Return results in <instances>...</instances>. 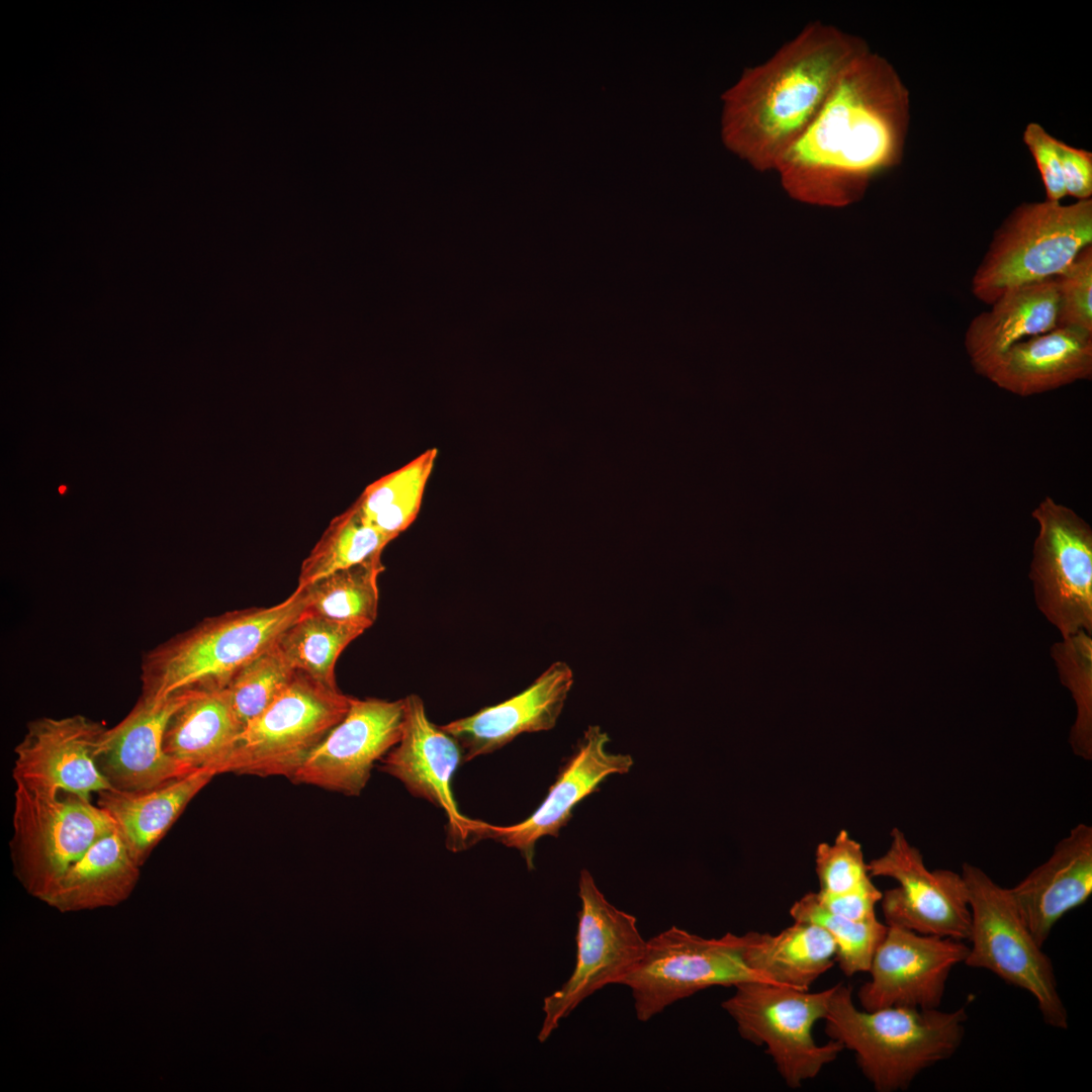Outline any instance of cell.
<instances>
[{"label": "cell", "instance_id": "cell-37", "mask_svg": "<svg viewBox=\"0 0 1092 1092\" xmlns=\"http://www.w3.org/2000/svg\"><path fill=\"white\" fill-rule=\"evenodd\" d=\"M1023 141L1031 153L1045 189L1046 199L1061 202L1066 190L1063 180L1062 165L1058 150V140L1052 136L1038 123H1029Z\"/></svg>", "mask_w": 1092, "mask_h": 1092}, {"label": "cell", "instance_id": "cell-14", "mask_svg": "<svg viewBox=\"0 0 1092 1092\" xmlns=\"http://www.w3.org/2000/svg\"><path fill=\"white\" fill-rule=\"evenodd\" d=\"M968 952L964 940L888 925L872 960L871 979L857 993L862 1009H937L951 970Z\"/></svg>", "mask_w": 1092, "mask_h": 1092}, {"label": "cell", "instance_id": "cell-23", "mask_svg": "<svg viewBox=\"0 0 1092 1092\" xmlns=\"http://www.w3.org/2000/svg\"><path fill=\"white\" fill-rule=\"evenodd\" d=\"M969 324L964 345L976 373L984 372L1015 344L1058 326L1055 278L1011 289Z\"/></svg>", "mask_w": 1092, "mask_h": 1092}, {"label": "cell", "instance_id": "cell-30", "mask_svg": "<svg viewBox=\"0 0 1092 1092\" xmlns=\"http://www.w3.org/2000/svg\"><path fill=\"white\" fill-rule=\"evenodd\" d=\"M366 629L304 613L279 637L277 647L290 665L329 688L338 689L335 665L342 651Z\"/></svg>", "mask_w": 1092, "mask_h": 1092}, {"label": "cell", "instance_id": "cell-38", "mask_svg": "<svg viewBox=\"0 0 1092 1092\" xmlns=\"http://www.w3.org/2000/svg\"><path fill=\"white\" fill-rule=\"evenodd\" d=\"M1058 150L1066 194L1075 197L1077 200L1091 199L1092 154L1071 147L1059 140Z\"/></svg>", "mask_w": 1092, "mask_h": 1092}, {"label": "cell", "instance_id": "cell-33", "mask_svg": "<svg viewBox=\"0 0 1092 1092\" xmlns=\"http://www.w3.org/2000/svg\"><path fill=\"white\" fill-rule=\"evenodd\" d=\"M1060 680L1071 693L1076 705V718L1071 727L1069 743L1073 753L1092 759V638L1080 630L1051 648Z\"/></svg>", "mask_w": 1092, "mask_h": 1092}, {"label": "cell", "instance_id": "cell-29", "mask_svg": "<svg viewBox=\"0 0 1092 1092\" xmlns=\"http://www.w3.org/2000/svg\"><path fill=\"white\" fill-rule=\"evenodd\" d=\"M381 555L336 570L298 588L305 593V612L368 629L378 613Z\"/></svg>", "mask_w": 1092, "mask_h": 1092}, {"label": "cell", "instance_id": "cell-13", "mask_svg": "<svg viewBox=\"0 0 1092 1092\" xmlns=\"http://www.w3.org/2000/svg\"><path fill=\"white\" fill-rule=\"evenodd\" d=\"M871 877L895 880L898 886L882 895L887 925L917 933L969 940L971 910L961 874L930 871L920 850L898 828L891 832L886 852L868 863Z\"/></svg>", "mask_w": 1092, "mask_h": 1092}, {"label": "cell", "instance_id": "cell-34", "mask_svg": "<svg viewBox=\"0 0 1092 1092\" xmlns=\"http://www.w3.org/2000/svg\"><path fill=\"white\" fill-rule=\"evenodd\" d=\"M295 673L275 644L234 676L226 690L244 729L287 689Z\"/></svg>", "mask_w": 1092, "mask_h": 1092}, {"label": "cell", "instance_id": "cell-12", "mask_svg": "<svg viewBox=\"0 0 1092 1092\" xmlns=\"http://www.w3.org/2000/svg\"><path fill=\"white\" fill-rule=\"evenodd\" d=\"M1037 524L1029 578L1038 610L1068 637L1092 633V529L1051 496L1031 513Z\"/></svg>", "mask_w": 1092, "mask_h": 1092}, {"label": "cell", "instance_id": "cell-22", "mask_svg": "<svg viewBox=\"0 0 1092 1092\" xmlns=\"http://www.w3.org/2000/svg\"><path fill=\"white\" fill-rule=\"evenodd\" d=\"M982 376L1022 397L1091 379L1092 334L1057 327L1015 344Z\"/></svg>", "mask_w": 1092, "mask_h": 1092}, {"label": "cell", "instance_id": "cell-27", "mask_svg": "<svg viewBox=\"0 0 1092 1092\" xmlns=\"http://www.w3.org/2000/svg\"><path fill=\"white\" fill-rule=\"evenodd\" d=\"M747 967L767 983L808 991L836 962V945L821 926L794 921L777 934H742Z\"/></svg>", "mask_w": 1092, "mask_h": 1092}, {"label": "cell", "instance_id": "cell-21", "mask_svg": "<svg viewBox=\"0 0 1092 1092\" xmlns=\"http://www.w3.org/2000/svg\"><path fill=\"white\" fill-rule=\"evenodd\" d=\"M1020 918L1042 946L1056 923L1092 894V827L1079 823L1051 856L1007 889Z\"/></svg>", "mask_w": 1092, "mask_h": 1092}, {"label": "cell", "instance_id": "cell-26", "mask_svg": "<svg viewBox=\"0 0 1092 1092\" xmlns=\"http://www.w3.org/2000/svg\"><path fill=\"white\" fill-rule=\"evenodd\" d=\"M215 776L212 770L198 769L146 791H103L98 794V806L114 820L142 867L190 801Z\"/></svg>", "mask_w": 1092, "mask_h": 1092}, {"label": "cell", "instance_id": "cell-16", "mask_svg": "<svg viewBox=\"0 0 1092 1092\" xmlns=\"http://www.w3.org/2000/svg\"><path fill=\"white\" fill-rule=\"evenodd\" d=\"M404 718L398 742L381 759V769L399 780L411 794L445 811L453 849L481 838V821L464 817L451 789L463 752L454 737L433 724L417 695L403 698Z\"/></svg>", "mask_w": 1092, "mask_h": 1092}, {"label": "cell", "instance_id": "cell-35", "mask_svg": "<svg viewBox=\"0 0 1092 1092\" xmlns=\"http://www.w3.org/2000/svg\"><path fill=\"white\" fill-rule=\"evenodd\" d=\"M820 895L846 893L872 882L861 845L845 830L832 843H820L815 852Z\"/></svg>", "mask_w": 1092, "mask_h": 1092}, {"label": "cell", "instance_id": "cell-31", "mask_svg": "<svg viewBox=\"0 0 1092 1092\" xmlns=\"http://www.w3.org/2000/svg\"><path fill=\"white\" fill-rule=\"evenodd\" d=\"M392 541L366 523L352 505L335 517L302 561L296 587H303L336 570L381 555Z\"/></svg>", "mask_w": 1092, "mask_h": 1092}, {"label": "cell", "instance_id": "cell-11", "mask_svg": "<svg viewBox=\"0 0 1092 1092\" xmlns=\"http://www.w3.org/2000/svg\"><path fill=\"white\" fill-rule=\"evenodd\" d=\"M578 896L581 908L577 914L575 967L561 988L543 1001L540 1042L587 997L608 985H621L645 951L646 940L636 917L612 905L587 870L580 872Z\"/></svg>", "mask_w": 1092, "mask_h": 1092}, {"label": "cell", "instance_id": "cell-5", "mask_svg": "<svg viewBox=\"0 0 1092 1092\" xmlns=\"http://www.w3.org/2000/svg\"><path fill=\"white\" fill-rule=\"evenodd\" d=\"M1091 245L1092 199L1022 203L995 231L972 292L990 305L1011 289L1058 277Z\"/></svg>", "mask_w": 1092, "mask_h": 1092}, {"label": "cell", "instance_id": "cell-39", "mask_svg": "<svg viewBox=\"0 0 1092 1092\" xmlns=\"http://www.w3.org/2000/svg\"><path fill=\"white\" fill-rule=\"evenodd\" d=\"M883 893L873 882L858 889L833 895H820V903L829 911L857 921L877 918L875 908Z\"/></svg>", "mask_w": 1092, "mask_h": 1092}, {"label": "cell", "instance_id": "cell-10", "mask_svg": "<svg viewBox=\"0 0 1092 1092\" xmlns=\"http://www.w3.org/2000/svg\"><path fill=\"white\" fill-rule=\"evenodd\" d=\"M742 935L705 938L676 926L646 940L644 954L621 985L634 999L638 1020L645 1022L673 1003L713 986L735 987L764 982L742 954Z\"/></svg>", "mask_w": 1092, "mask_h": 1092}, {"label": "cell", "instance_id": "cell-20", "mask_svg": "<svg viewBox=\"0 0 1092 1092\" xmlns=\"http://www.w3.org/2000/svg\"><path fill=\"white\" fill-rule=\"evenodd\" d=\"M572 685L570 666L556 661L520 694L442 728L456 739L463 761H468L502 748L522 733L552 729Z\"/></svg>", "mask_w": 1092, "mask_h": 1092}, {"label": "cell", "instance_id": "cell-6", "mask_svg": "<svg viewBox=\"0 0 1092 1092\" xmlns=\"http://www.w3.org/2000/svg\"><path fill=\"white\" fill-rule=\"evenodd\" d=\"M962 877L971 910L965 964L985 969L1033 996L1044 1022L1067 1029L1069 1016L1051 959L1020 918L1006 888L982 869L964 863Z\"/></svg>", "mask_w": 1092, "mask_h": 1092}, {"label": "cell", "instance_id": "cell-15", "mask_svg": "<svg viewBox=\"0 0 1092 1092\" xmlns=\"http://www.w3.org/2000/svg\"><path fill=\"white\" fill-rule=\"evenodd\" d=\"M403 718V699L352 698L345 717L290 781L347 796L360 795L374 763L398 742Z\"/></svg>", "mask_w": 1092, "mask_h": 1092}, {"label": "cell", "instance_id": "cell-7", "mask_svg": "<svg viewBox=\"0 0 1092 1092\" xmlns=\"http://www.w3.org/2000/svg\"><path fill=\"white\" fill-rule=\"evenodd\" d=\"M734 988L722 1008L734 1020L742 1038L765 1046L790 1088L797 1089L815 1078L842 1052L843 1046L836 1040L818 1044L813 1037V1026L824 1018L833 987L809 992L750 981Z\"/></svg>", "mask_w": 1092, "mask_h": 1092}, {"label": "cell", "instance_id": "cell-40", "mask_svg": "<svg viewBox=\"0 0 1092 1092\" xmlns=\"http://www.w3.org/2000/svg\"><path fill=\"white\" fill-rule=\"evenodd\" d=\"M59 490L63 492L65 490V486L60 487Z\"/></svg>", "mask_w": 1092, "mask_h": 1092}, {"label": "cell", "instance_id": "cell-32", "mask_svg": "<svg viewBox=\"0 0 1092 1092\" xmlns=\"http://www.w3.org/2000/svg\"><path fill=\"white\" fill-rule=\"evenodd\" d=\"M794 921L815 923L823 927L836 945V962L847 977L869 972L872 960L883 940L888 925L878 918L852 920L825 908L817 893L810 892L790 908Z\"/></svg>", "mask_w": 1092, "mask_h": 1092}, {"label": "cell", "instance_id": "cell-18", "mask_svg": "<svg viewBox=\"0 0 1092 1092\" xmlns=\"http://www.w3.org/2000/svg\"><path fill=\"white\" fill-rule=\"evenodd\" d=\"M191 692L162 700L141 696L124 719L104 729L95 748V762L112 790L146 791L191 774L163 750L167 724Z\"/></svg>", "mask_w": 1092, "mask_h": 1092}, {"label": "cell", "instance_id": "cell-4", "mask_svg": "<svg viewBox=\"0 0 1092 1092\" xmlns=\"http://www.w3.org/2000/svg\"><path fill=\"white\" fill-rule=\"evenodd\" d=\"M825 1033L855 1054L864 1077L878 1092L907 1089L924 1069L949 1059L960 1049L968 1014L964 1007L937 1009L888 1007L859 1010L851 990L833 986L824 1016Z\"/></svg>", "mask_w": 1092, "mask_h": 1092}, {"label": "cell", "instance_id": "cell-3", "mask_svg": "<svg viewBox=\"0 0 1092 1092\" xmlns=\"http://www.w3.org/2000/svg\"><path fill=\"white\" fill-rule=\"evenodd\" d=\"M303 588L271 607L205 618L149 650L142 660V697L162 700L187 690L223 689L250 661L274 646L305 611Z\"/></svg>", "mask_w": 1092, "mask_h": 1092}, {"label": "cell", "instance_id": "cell-28", "mask_svg": "<svg viewBox=\"0 0 1092 1092\" xmlns=\"http://www.w3.org/2000/svg\"><path fill=\"white\" fill-rule=\"evenodd\" d=\"M438 451L428 449L369 484L353 504L363 520L393 540L417 518Z\"/></svg>", "mask_w": 1092, "mask_h": 1092}, {"label": "cell", "instance_id": "cell-25", "mask_svg": "<svg viewBox=\"0 0 1092 1092\" xmlns=\"http://www.w3.org/2000/svg\"><path fill=\"white\" fill-rule=\"evenodd\" d=\"M140 869L115 826L95 841L40 901L62 913L113 907L130 896Z\"/></svg>", "mask_w": 1092, "mask_h": 1092}, {"label": "cell", "instance_id": "cell-9", "mask_svg": "<svg viewBox=\"0 0 1092 1092\" xmlns=\"http://www.w3.org/2000/svg\"><path fill=\"white\" fill-rule=\"evenodd\" d=\"M116 826L91 800L16 786L11 854L28 894L41 898L101 836Z\"/></svg>", "mask_w": 1092, "mask_h": 1092}, {"label": "cell", "instance_id": "cell-36", "mask_svg": "<svg viewBox=\"0 0 1092 1092\" xmlns=\"http://www.w3.org/2000/svg\"><path fill=\"white\" fill-rule=\"evenodd\" d=\"M1058 298V326L1092 334V245L1055 278Z\"/></svg>", "mask_w": 1092, "mask_h": 1092}, {"label": "cell", "instance_id": "cell-1", "mask_svg": "<svg viewBox=\"0 0 1092 1092\" xmlns=\"http://www.w3.org/2000/svg\"><path fill=\"white\" fill-rule=\"evenodd\" d=\"M909 92L892 64L871 51L842 71L812 123L774 171L796 199L830 206L858 199L902 159Z\"/></svg>", "mask_w": 1092, "mask_h": 1092}, {"label": "cell", "instance_id": "cell-17", "mask_svg": "<svg viewBox=\"0 0 1092 1092\" xmlns=\"http://www.w3.org/2000/svg\"><path fill=\"white\" fill-rule=\"evenodd\" d=\"M104 729L82 715L30 721L14 749L15 785L86 800L92 793L112 790L95 762V748Z\"/></svg>", "mask_w": 1092, "mask_h": 1092}, {"label": "cell", "instance_id": "cell-8", "mask_svg": "<svg viewBox=\"0 0 1092 1092\" xmlns=\"http://www.w3.org/2000/svg\"><path fill=\"white\" fill-rule=\"evenodd\" d=\"M353 697L296 671L240 735L223 771L289 780L347 714Z\"/></svg>", "mask_w": 1092, "mask_h": 1092}, {"label": "cell", "instance_id": "cell-24", "mask_svg": "<svg viewBox=\"0 0 1092 1092\" xmlns=\"http://www.w3.org/2000/svg\"><path fill=\"white\" fill-rule=\"evenodd\" d=\"M243 731L226 688L192 690L167 724L163 750L190 772L219 775Z\"/></svg>", "mask_w": 1092, "mask_h": 1092}, {"label": "cell", "instance_id": "cell-19", "mask_svg": "<svg viewBox=\"0 0 1092 1092\" xmlns=\"http://www.w3.org/2000/svg\"><path fill=\"white\" fill-rule=\"evenodd\" d=\"M610 738L598 725L589 726L564 764L548 794L527 819L510 826L484 824L483 838L491 837L518 849L529 870L534 869L535 845L544 836H558L584 798L599 791L609 776L628 772L634 760L629 754L607 750Z\"/></svg>", "mask_w": 1092, "mask_h": 1092}, {"label": "cell", "instance_id": "cell-2", "mask_svg": "<svg viewBox=\"0 0 1092 1092\" xmlns=\"http://www.w3.org/2000/svg\"><path fill=\"white\" fill-rule=\"evenodd\" d=\"M867 48L862 38L835 25L809 22L723 93V144L753 168L775 170L842 71Z\"/></svg>", "mask_w": 1092, "mask_h": 1092}]
</instances>
